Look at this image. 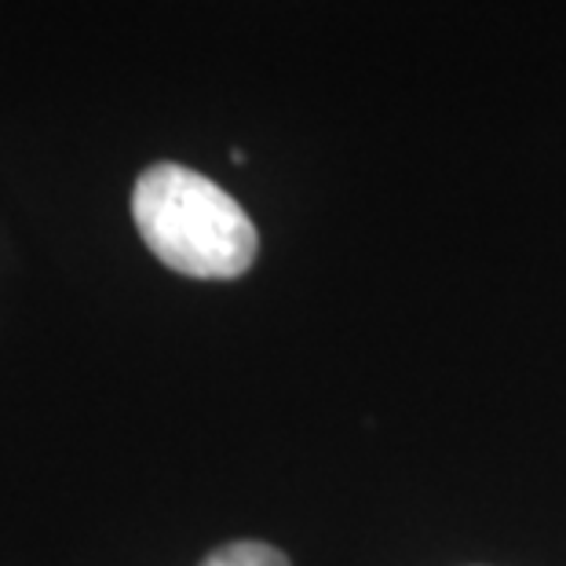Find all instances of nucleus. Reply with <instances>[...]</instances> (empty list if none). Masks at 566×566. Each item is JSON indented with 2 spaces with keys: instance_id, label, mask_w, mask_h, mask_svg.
Wrapping results in <instances>:
<instances>
[{
  "instance_id": "obj_1",
  "label": "nucleus",
  "mask_w": 566,
  "mask_h": 566,
  "mask_svg": "<svg viewBox=\"0 0 566 566\" xmlns=\"http://www.w3.org/2000/svg\"><path fill=\"white\" fill-rule=\"evenodd\" d=\"M132 220L154 256L187 279H242L260 249L242 205L176 161L150 165L136 179Z\"/></svg>"
},
{
  "instance_id": "obj_2",
  "label": "nucleus",
  "mask_w": 566,
  "mask_h": 566,
  "mask_svg": "<svg viewBox=\"0 0 566 566\" xmlns=\"http://www.w3.org/2000/svg\"><path fill=\"white\" fill-rule=\"evenodd\" d=\"M201 566H293L282 548L268 541H231V545L216 548Z\"/></svg>"
}]
</instances>
